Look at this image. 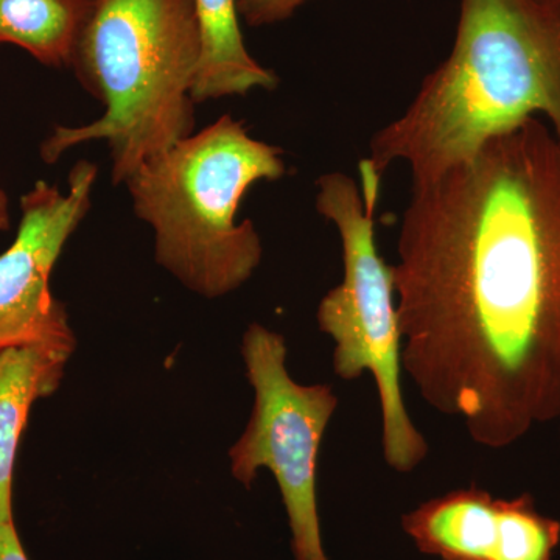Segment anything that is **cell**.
Instances as JSON below:
<instances>
[{
  "label": "cell",
  "instance_id": "6da1fadb",
  "mask_svg": "<svg viewBox=\"0 0 560 560\" xmlns=\"http://www.w3.org/2000/svg\"><path fill=\"white\" fill-rule=\"evenodd\" d=\"M393 272L401 364L430 408L488 448L560 419V142L544 120L411 187Z\"/></svg>",
  "mask_w": 560,
  "mask_h": 560
},
{
  "label": "cell",
  "instance_id": "7a4b0ae2",
  "mask_svg": "<svg viewBox=\"0 0 560 560\" xmlns=\"http://www.w3.org/2000/svg\"><path fill=\"white\" fill-rule=\"evenodd\" d=\"M528 119L560 142V0H460L451 55L372 136L360 171L381 180L400 162L425 186Z\"/></svg>",
  "mask_w": 560,
  "mask_h": 560
},
{
  "label": "cell",
  "instance_id": "3957f363",
  "mask_svg": "<svg viewBox=\"0 0 560 560\" xmlns=\"http://www.w3.org/2000/svg\"><path fill=\"white\" fill-rule=\"evenodd\" d=\"M202 54L194 0H91L70 68L103 105L97 120L58 125L40 143L54 164L81 143L105 142L114 184L194 135L191 97Z\"/></svg>",
  "mask_w": 560,
  "mask_h": 560
},
{
  "label": "cell",
  "instance_id": "277c9868",
  "mask_svg": "<svg viewBox=\"0 0 560 560\" xmlns=\"http://www.w3.org/2000/svg\"><path fill=\"white\" fill-rule=\"evenodd\" d=\"M285 175L282 149L221 116L143 162L125 186L136 215L154 232L158 264L217 300L248 282L264 257L253 221L238 220L243 197L254 184Z\"/></svg>",
  "mask_w": 560,
  "mask_h": 560
},
{
  "label": "cell",
  "instance_id": "5b68a950",
  "mask_svg": "<svg viewBox=\"0 0 560 560\" xmlns=\"http://www.w3.org/2000/svg\"><path fill=\"white\" fill-rule=\"evenodd\" d=\"M316 210L338 231L342 280L320 300L319 330L334 341L331 364L342 381L371 374L382 411L383 459L397 474H411L429 455L401 388V338L393 265L378 253L375 206L381 183L330 172L316 180Z\"/></svg>",
  "mask_w": 560,
  "mask_h": 560
},
{
  "label": "cell",
  "instance_id": "8992f818",
  "mask_svg": "<svg viewBox=\"0 0 560 560\" xmlns=\"http://www.w3.org/2000/svg\"><path fill=\"white\" fill-rule=\"evenodd\" d=\"M285 338L261 324L243 335L242 357L254 407L230 451L231 474L246 489L260 469L278 482L294 560H329L324 550L316 495L320 442L338 408L330 385H301L287 368Z\"/></svg>",
  "mask_w": 560,
  "mask_h": 560
},
{
  "label": "cell",
  "instance_id": "52a82bcc",
  "mask_svg": "<svg viewBox=\"0 0 560 560\" xmlns=\"http://www.w3.org/2000/svg\"><path fill=\"white\" fill-rule=\"evenodd\" d=\"M97 167L77 162L68 191L38 180L21 197L13 243L0 254V352L38 342L75 340L68 313L50 290L66 243L91 209Z\"/></svg>",
  "mask_w": 560,
  "mask_h": 560
},
{
  "label": "cell",
  "instance_id": "ba28073f",
  "mask_svg": "<svg viewBox=\"0 0 560 560\" xmlns=\"http://www.w3.org/2000/svg\"><path fill=\"white\" fill-rule=\"evenodd\" d=\"M510 499L471 485L423 501L401 515V529L422 555L440 560H503Z\"/></svg>",
  "mask_w": 560,
  "mask_h": 560
},
{
  "label": "cell",
  "instance_id": "9c48e42d",
  "mask_svg": "<svg viewBox=\"0 0 560 560\" xmlns=\"http://www.w3.org/2000/svg\"><path fill=\"white\" fill-rule=\"evenodd\" d=\"M75 345L38 342L0 352V525L14 522V460L32 407L60 388Z\"/></svg>",
  "mask_w": 560,
  "mask_h": 560
},
{
  "label": "cell",
  "instance_id": "30bf717a",
  "mask_svg": "<svg viewBox=\"0 0 560 560\" xmlns=\"http://www.w3.org/2000/svg\"><path fill=\"white\" fill-rule=\"evenodd\" d=\"M202 54L191 97L195 103L272 91L279 79L249 54L241 28L238 0H194Z\"/></svg>",
  "mask_w": 560,
  "mask_h": 560
},
{
  "label": "cell",
  "instance_id": "8fae6325",
  "mask_svg": "<svg viewBox=\"0 0 560 560\" xmlns=\"http://www.w3.org/2000/svg\"><path fill=\"white\" fill-rule=\"evenodd\" d=\"M91 0H0V44L51 68L72 65Z\"/></svg>",
  "mask_w": 560,
  "mask_h": 560
},
{
  "label": "cell",
  "instance_id": "7c38bea8",
  "mask_svg": "<svg viewBox=\"0 0 560 560\" xmlns=\"http://www.w3.org/2000/svg\"><path fill=\"white\" fill-rule=\"evenodd\" d=\"M308 0H238V14L250 27L290 20Z\"/></svg>",
  "mask_w": 560,
  "mask_h": 560
},
{
  "label": "cell",
  "instance_id": "4fadbf2b",
  "mask_svg": "<svg viewBox=\"0 0 560 560\" xmlns=\"http://www.w3.org/2000/svg\"><path fill=\"white\" fill-rule=\"evenodd\" d=\"M0 560H28L14 522L0 525Z\"/></svg>",
  "mask_w": 560,
  "mask_h": 560
},
{
  "label": "cell",
  "instance_id": "5bb4252c",
  "mask_svg": "<svg viewBox=\"0 0 560 560\" xmlns=\"http://www.w3.org/2000/svg\"><path fill=\"white\" fill-rule=\"evenodd\" d=\"M10 228V201L9 195L0 189V231H7Z\"/></svg>",
  "mask_w": 560,
  "mask_h": 560
}]
</instances>
